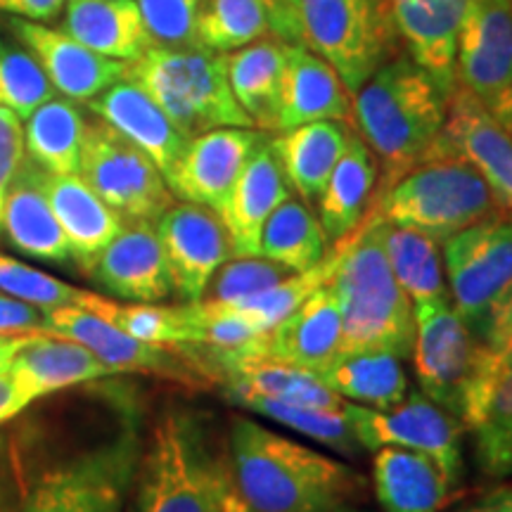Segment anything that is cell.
Listing matches in <instances>:
<instances>
[{
	"instance_id": "1",
	"label": "cell",
	"mask_w": 512,
	"mask_h": 512,
	"mask_svg": "<svg viewBox=\"0 0 512 512\" xmlns=\"http://www.w3.org/2000/svg\"><path fill=\"white\" fill-rule=\"evenodd\" d=\"M226 451L249 512H339L366 486L354 467L245 415L230 420Z\"/></svg>"
},
{
	"instance_id": "2",
	"label": "cell",
	"mask_w": 512,
	"mask_h": 512,
	"mask_svg": "<svg viewBox=\"0 0 512 512\" xmlns=\"http://www.w3.org/2000/svg\"><path fill=\"white\" fill-rule=\"evenodd\" d=\"M448 95L408 55H394L351 95V126L384 176L380 188L437 150Z\"/></svg>"
},
{
	"instance_id": "3",
	"label": "cell",
	"mask_w": 512,
	"mask_h": 512,
	"mask_svg": "<svg viewBox=\"0 0 512 512\" xmlns=\"http://www.w3.org/2000/svg\"><path fill=\"white\" fill-rule=\"evenodd\" d=\"M133 512H249L235 489L226 444L209 441L200 420L166 413L152 432Z\"/></svg>"
},
{
	"instance_id": "4",
	"label": "cell",
	"mask_w": 512,
	"mask_h": 512,
	"mask_svg": "<svg viewBox=\"0 0 512 512\" xmlns=\"http://www.w3.org/2000/svg\"><path fill=\"white\" fill-rule=\"evenodd\" d=\"M328 285L342 316L339 354L384 351L399 358L411 356L415 309L394 278L375 216L366 214L349 235Z\"/></svg>"
},
{
	"instance_id": "5",
	"label": "cell",
	"mask_w": 512,
	"mask_h": 512,
	"mask_svg": "<svg viewBox=\"0 0 512 512\" xmlns=\"http://www.w3.org/2000/svg\"><path fill=\"white\" fill-rule=\"evenodd\" d=\"M370 214L415 228L439 242L489 219L498 207L494 192L465 159L434 150L413 169L375 192Z\"/></svg>"
},
{
	"instance_id": "6",
	"label": "cell",
	"mask_w": 512,
	"mask_h": 512,
	"mask_svg": "<svg viewBox=\"0 0 512 512\" xmlns=\"http://www.w3.org/2000/svg\"><path fill=\"white\" fill-rule=\"evenodd\" d=\"M126 76L155 98L183 136L195 138L223 126L254 128L230 88L226 53L202 46H150L128 62Z\"/></svg>"
},
{
	"instance_id": "7",
	"label": "cell",
	"mask_w": 512,
	"mask_h": 512,
	"mask_svg": "<svg viewBox=\"0 0 512 512\" xmlns=\"http://www.w3.org/2000/svg\"><path fill=\"white\" fill-rule=\"evenodd\" d=\"M294 19L304 46L335 67L351 95L401 53L387 0H297Z\"/></svg>"
},
{
	"instance_id": "8",
	"label": "cell",
	"mask_w": 512,
	"mask_h": 512,
	"mask_svg": "<svg viewBox=\"0 0 512 512\" xmlns=\"http://www.w3.org/2000/svg\"><path fill=\"white\" fill-rule=\"evenodd\" d=\"M79 176L126 221L155 223L176 200L157 164L98 117L86 126Z\"/></svg>"
},
{
	"instance_id": "9",
	"label": "cell",
	"mask_w": 512,
	"mask_h": 512,
	"mask_svg": "<svg viewBox=\"0 0 512 512\" xmlns=\"http://www.w3.org/2000/svg\"><path fill=\"white\" fill-rule=\"evenodd\" d=\"M441 245L448 294L472 328L512 294V211H496Z\"/></svg>"
},
{
	"instance_id": "10",
	"label": "cell",
	"mask_w": 512,
	"mask_h": 512,
	"mask_svg": "<svg viewBox=\"0 0 512 512\" xmlns=\"http://www.w3.org/2000/svg\"><path fill=\"white\" fill-rule=\"evenodd\" d=\"M351 427L363 451L399 446L432 458L453 484L463 479V422L439 403L427 399L420 389L408 394L392 408H366L347 401Z\"/></svg>"
},
{
	"instance_id": "11",
	"label": "cell",
	"mask_w": 512,
	"mask_h": 512,
	"mask_svg": "<svg viewBox=\"0 0 512 512\" xmlns=\"http://www.w3.org/2000/svg\"><path fill=\"white\" fill-rule=\"evenodd\" d=\"M136 460L133 439H121L50 467L31 484L15 512H124Z\"/></svg>"
},
{
	"instance_id": "12",
	"label": "cell",
	"mask_w": 512,
	"mask_h": 512,
	"mask_svg": "<svg viewBox=\"0 0 512 512\" xmlns=\"http://www.w3.org/2000/svg\"><path fill=\"white\" fill-rule=\"evenodd\" d=\"M479 344L451 299L415 309L413 370L420 392L460 418Z\"/></svg>"
},
{
	"instance_id": "13",
	"label": "cell",
	"mask_w": 512,
	"mask_h": 512,
	"mask_svg": "<svg viewBox=\"0 0 512 512\" xmlns=\"http://www.w3.org/2000/svg\"><path fill=\"white\" fill-rule=\"evenodd\" d=\"M268 133L259 128L223 126L190 138L166 185L181 202L223 214L230 192Z\"/></svg>"
},
{
	"instance_id": "14",
	"label": "cell",
	"mask_w": 512,
	"mask_h": 512,
	"mask_svg": "<svg viewBox=\"0 0 512 512\" xmlns=\"http://www.w3.org/2000/svg\"><path fill=\"white\" fill-rule=\"evenodd\" d=\"M174 294L200 302L214 273L233 259L230 235L216 211L192 202H174L155 221Z\"/></svg>"
},
{
	"instance_id": "15",
	"label": "cell",
	"mask_w": 512,
	"mask_h": 512,
	"mask_svg": "<svg viewBox=\"0 0 512 512\" xmlns=\"http://www.w3.org/2000/svg\"><path fill=\"white\" fill-rule=\"evenodd\" d=\"M46 335L74 339L93 351L114 373L157 375L183 384L207 382L195 363L183 351L164 344H150L114 328L105 318L83 309H53L46 311Z\"/></svg>"
},
{
	"instance_id": "16",
	"label": "cell",
	"mask_w": 512,
	"mask_h": 512,
	"mask_svg": "<svg viewBox=\"0 0 512 512\" xmlns=\"http://www.w3.org/2000/svg\"><path fill=\"white\" fill-rule=\"evenodd\" d=\"M512 81V0H467L456 50V86L486 107Z\"/></svg>"
},
{
	"instance_id": "17",
	"label": "cell",
	"mask_w": 512,
	"mask_h": 512,
	"mask_svg": "<svg viewBox=\"0 0 512 512\" xmlns=\"http://www.w3.org/2000/svg\"><path fill=\"white\" fill-rule=\"evenodd\" d=\"M437 150L465 159L494 192L498 207L512 211V136L465 88L448 93Z\"/></svg>"
},
{
	"instance_id": "18",
	"label": "cell",
	"mask_w": 512,
	"mask_h": 512,
	"mask_svg": "<svg viewBox=\"0 0 512 512\" xmlns=\"http://www.w3.org/2000/svg\"><path fill=\"white\" fill-rule=\"evenodd\" d=\"M8 27L27 46L41 67L46 69L55 91L69 100L88 102L95 95L121 81L128 72V62L105 57L86 48L64 31L50 29L46 24L29 22L24 17H10Z\"/></svg>"
},
{
	"instance_id": "19",
	"label": "cell",
	"mask_w": 512,
	"mask_h": 512,
	"mask_svg": "<svg viewBox=\"0 0 512 512\" xmlns=\"http://www.w3.org/2000/svg\"><path fill=\"white\" fill-rule=\"evenodd\" d=\"M91 278L102 290L126 302L157 304L174 294L162 242L152 221H126L117 238L102 249Z\"/></svg>"
},
{
	"instance_id": "20",
	"label": "cell",
	"mask_w": 512,
	"mask_h": 512,
	"mask_svg": "<svg viewBox=\"0 0 512 512\" xmlns=\"http://www.w3.org/2000/svg\"><path fill=\"white\" fill-rule=\"evenodd\" d=\"M86 105L95 117L110 124L133 145H138L157 164L164 178L171 174L190 140L178 131L174 121L166 117L155 98L128 76L112 83L107 91L95 95Z\"/></svg>"
},
{
	"instance_id": "21",
	"label": "cell",
	"mask_w": 512,
	"mask_h": 512,
	"mask_svg": "<svg viewBox=\"0 0 512 512\" xmlns=\"http://www.w3.org/2000/svg\"><path fill=\"white\" fill-rule=\"evenodd\" d=\"M406 55L446 95L456 88V50L467 0H387Z\"/></svg>"
},
{
	"instance_id": "22",
	"label": "cell",
	"mask_w": 512,
	"mask_h": 512,
	"mask_svg": "<svg viewBox=\"0 0 512 512\" xmlns=\"http://www.w3.org/2000/svg\"><path fill=\"white\" fill-rule=\"evenodd\" d=\"M41 188L67 235L72 261L81 273L91 275L102 249L117 238L126 219L102 202L79 174H50L41 166Z\"/></svg>"
},
{
	"instance_id": "23",
	"label": "cell",
	"mask_w": 512,
	"mask_h": 512,
	"mask_svg": "<svg viewBox=\"0 0 512 512\" xmlns=\"http://www.w3.org/2000/svg\"><path fill=\"white\" fill-rule=\"evenodd\" d=\"M290 197L292 188L280 169L268 136L242 169L221 214L233 245V256H259L261 230L273 211Z\"/></svg>"
},
{
	"instance_id": "24",
	"label": "cell",
	"mask_w": 512,
	"mask_h": 512,
	"mask_svg": "<svg viewBox=\"0 0 512 512\" xmlns=\"http://www.w3.org/2000/svg\"><path fill=\"white\" fill-rule=\"evenodd\" d=\"M8 373L29 403L43 396L117 375L93 351L67 337L34 332L12 358Z\"/></svg>"
},
{
	"instance_id": "25",
	"label": "cell",
	"mask_w": 512,
	"mask_h": 512,
	"mask_svg": "<svg viewBox=\"0 0 512 512\" xmlns=\"http://www.w3.org/2000/svg\"><path fill=\"white\" fill-rule=\"evenodd\" d=\"M323 119L351 124V93L328 60L304 43H290L275 133Z\"/></svg>"
},
{
	"instance_id": "26",
	"label": "cell",
	"mask_w": 512,
	"mask_h": 512,
	"mask_svg": "<svg viewBox=\"0 0 512 512\" xmlns=\"http://www.w3.org/2000/svg\"><path fill=\"white\" fill-rule=\"evenodd\" d=\"M342 349V316L330 285L313 292L302 306L266 335L264 358L320 373Z\"/></svg>"
},
{
	"instance_id": "27",
	"label": "cell",
	"mask_w": 512,
	"mask_h": 512,
	"mask_svg": "<svg viewBox=\"0 0 512 512\" xmlns=\"http://www.w3.org/2000/svg\"><path fill=\"white\" fill-rule=\"evenodd\" d=\"M0 230L22 254L53 264L72 261V247L41 188V164L29 155L19 166L3 204Z\"/></svg>"
},
{
	"instance_id": "28",
	"label": "cell",
	"mask_w": 512,
	"mask_h": 512,
	"mask_svg": "<svg viewBox=\"0 0 512 512\" xmlns=\"http://www.w3.org/2000/svg\"><path fill=\"white\" fill-rule=\"evenodd\" d=\"M271 34L304 43L299 24L275 0H197V46L233 53Z\"/></svg>"
},
{
	"instance_id": "29",
	"label": "cell",
	"mask_w": 512,
	"mask_h": 512,
	"mask_svg": "<svg viewBox=\"0 0 512 512\" xmlns=\"http://www.w3.org/2000/svg\"><path fill=\"white\" fill-rule=\"evenodd\" d=\"M373 489L382 512H441L458 486L432 458L382 446L373 451Z\"/></svg>"
},
{
	"instance_id": "30",
	"label": "cell",
	"mask_w": 512,
	"mask_h": 512,
	"mask_svg": "<svg viewBox=\"0 0 512 512\" xmlns=\"http://www.w3.org/2000/svg\"><path fill=\"white\" fill-rule=\"evenodd\" d=\"M351 128L344 121H311V124L275 133L271 147L280 169L304 204H316L330 181L339 157L347 150Z\"/></svg>"
},
{
	"instance_id": "31",
	"label": "cell",
	"mask_w": 512,
	"mask_h": 512,
	"mask_svg": "<svg viewBox=\"0 0 512 512\" xmlns=\"http://www.w3.org/2000/svg\"><path fill=\"white\" fill-rule=\"evenodd\" d=\"M290 43L280 36H264L245 48L226 53L228 81L235 100L254 128L264 133H275L278 126Z\"/></svg>"
},
{
	"instance_id": "32",
	"label": "cell",
	"mask_w": 512,
	"mask_h": 512,
	"mask_svg": "<svg viewBox=\"0 0 512 512\" xmlns=\"http://www.w3.org/2000/svg\"><path fill=\"white\" fill-rule=\"evenodd\" d=\"M380 178V162L375 152L351 133L347 150L332 169L318 204V221L328 235L330 245L349 238L366 219Z\"/></svg>"
},
{
	"instance_id": "33",
	"label": "cell",
	"mask_w": 512,
	"mask_h": 512,
	"mask_svg": "<svg viewBox=\"0 0 512 512\" xmlns=\"http://www.w3.org/2000/svg\"><path fill=\"white\" fill-rule=\"evenodd\" d=\"M64 34L124 62L138 60L152 46L136 0H69Z\"/></svg>"
},
{
	"instance_id": "34",
	"label": "cell",
	"mask_w": 512,
	"mask_h": 512,
	"mask_svg": "<svg viewBox=\"0 0 512 512\" xmlns=\"http://www.w3.org/2000/svg\"><path fill=\"white\" fill-rule=\"evenodd\" d=\"M375 221L380 228L382 247L394 278L399 280L401 290L413 302V309L451 299L439 242L420 233V230L396 226V223L384 221L380 216H375Z\"/></svg>"
},
{
	"instance_id": "35",
	"label": "cell",
	"mask_w": 512,
	"mask_h": 512,
	"mask_svg": "<svg viewBox=\"0 0 512 512\" xmlns=\"http://www.w3.org/2000/svg\"><path fill=\"white\" fill-rule=\"evenodd\" d=\"M460 422L475 437L512 427V332L494 347H479L463 396Z\"/></svg>"
},
{
	"instance_id": "36",
	"label": "cell",
	"mask_w": 512,
	"mask_h": 512,
	"mask_svg": "<svg viewBox=\"0 0 512 512\" xmlns=\"http://www.w3.org/2000/svg\"><path fill=\"white\" fill-rule=\"evenodd\" d=\"M401 361L403 358L384 351L339 354L316 375L344 401L384 411L396 406L411 389Z\"/></svg>"
},
{
	"instance_id": "37",
	"label": "cell",
	"mask_w": 512,
	"mask_h": 512,
	"mask_svg": "<svg viewBox=\"0 0 512 512\" xmlns=\"http://www.w3.org/2000/svg\"><path fill=\"white\" fill-rule=\"evenodd\" d=\"M219 384L226 399L240 394H256L275 401L294 403V406H344L342 396L325 387V382L316 373L285 366V363L271 361V358H249V361L235 363L233 368L223 370Z\"/></svg>"
},
{
	"instance_id": "38",
	"label": "cell",
	"mask_w": 512,
	"mask_h": 512,
	"mask_svg": "<svg viewBox=\"0 0 512 512\" xmlns=\"http://www.w3.org/2000/svg\"><path fill=\"white\" fill-rule=\"evenodd\" d=\"M88 121L72 100L50 98L27 119V155L50 174H79Z\"/></svg>"
},
{
	"instance_id": "39",
	"label": "cell",
	"mask_w": 512,
	"mask_h": 512,
	"mask_svg": "<svg viewBox=\"0 0 512 512\" xmlns=\"http://www.w3.org/2000/svg\"><path fill=\"white\" fill-rule=\"evenodd\" d=\"M330 252V240L320 226L318 214L302 200H285L266 221L259 240V256L302 273L318 266Z\"/></svg>"
},
{
	"instance_id": "40",
	"label": "cell",
	"mask_w": 512,
	"mask_h": 512,
	"mask_svg": "<svg viewBox=\"0 0 512 512\" xmlns=\"http://www.w3.org/2000/svg\"><path fill=\"white\" fill-rule=\"evenodd\" d=\"M228 401L235 403L242 411L259 415V418L275 420L278 425L287 427V430L318 441V444L328 446L347 458H356L363 451L354 434V427H351L347 401H344V406L337 408L294 406V403L275 401L268 399V396L256 394H240Z\"/></svg>"
},
{
	"instance_id": "41",
	"label": "cell",
	"mask_w": 512,
	"mask_h": 512,
	"mask_svg": "<svg viewBox=\"0 0 512 512\" xmlns=\"http://www.w3.org/2000/svg\"><path fill=\"white\" fill-rule=\"evenodd\" d=\"M344 247H347V238L335 242V247L330 249L328 256L318 266L302 273H290L283 283L273 285L271 290L256 294V297L247 299V302L238 304L230 311L242 313L256 330L271 332L280 320H285L297 306H302L313 292L330 283L332 273H335L339 259L344 254Z\"/></svg>"
},
{
	"instance_id": "42",
	"label": "cell",
	"mask_w": 512,
	"mask_h": 512,
	"mask_svg": "<svg viewBox=\"0 0 512 512\" xmlns=\"http://www.w3.org/2000/svg\"><path fill=\"white\" fill-rule=\"evenodd\" d=\"M0 292L8 297L22 299L41 311L53 309H83L100 316L110 299L100 294L79 290L64 280L48 275L38 268L22 264L12 256L0 252Z\"/></svg>"
},
{
	"instance_id": "43",
	"label": "cell",
	"mask_w": 512,
	"mask_h": 512,
	"mask_svg": "<svg viewBox=\"0 0 512 512\" xmlns=\"http://www.w3.org/2000/svg\"><path fill=\"white\" fill-rule=\"evenodd\" d=\"M100 318L112 323L114 328L128 332L131 337L164 347H190L197 342L195 323H192L190 304L162 306L145 302H107Z\"/></svg>"
},
{
	"instance_id": "44",
	"label": "cell",
	"mask_w": 512,
	"mask_h": 512,
	"mask_svg": "<svg viewBox=\"0 0 512 512\" xmlns=\"http://www.w3.org/2000/svg\"><path fill=\"white\" fill-rule=\"evenodd\" d=\"M50 98H55V86L36 55L17 36H0V105L29 119Z\"/></svg>"
},
{
	"instance_id": "45",
	"label": "cell",
	"mask_w": 512,
	"mask_h": 512,
	"mask_svg": "<svg viewBox=\"0 0 512 512\" xmlns=\"http://www.w3.org/2000/svg\"><path fill=\"white\" fill-rule=\"evenodd\" d=\"M292 271L264 256H233L209 280L200 302L235 309V306L283 283Z\"/></svg>"
},
{
	"instance_id": "46",
	"label": "cell",
	"mask_w": 512,
	"mask_h": 512,
	"mask_svg": "<svg viewBox=\"0 0 512 512\" xmlns=\"http://www.w3.org/2000/svg\"><path fill=\"white\" fill-rule=\"evenodd\" d=\"M152 46H197V0H136Z\"/></svg>"
},
{
	"instance_id": "47",
	"label": "cell",
	"mask_w": 512,
	"mask_h": 512,
	"mask_svg": "<svg viewBox=\"0 0 512 512\" xmlns=\"http://www.w3.org/2000/svg\"><path fill=\"white\" fill-rule=\"evenodd\" d=\"M24 157H27V147H24L22 119L8 107L0 105V221H3L5 197H8V190ZM0 235H3V230H0Z\"/></svg>"
},
{
	"instance_id": "48",
	"label": "cell",
	"mask_w": 512,
	"mask_h": 512,
	"mask_svg": "<svg viewBox=\"0 0 512 512\" xmlns=\"http://www.w3.org/2000/svg\"><path fill=\"white\" fill-rule=\"evenodd\" d=\"M43 325L46 311L0 292V335H34L43 332Z\"/></svg>"
},
{
	"instance_id": "49",
	"label": "cell",
	"mask_w": 512,
	"mask_h": 512,
	"mask_svg": "<svg viewBox=\"0 0 512 512\" xmlns=\"http://www.w3.org/2000/svg\"><path fill=\"white\" fill-rule=\"evenodd\" d=\"M477 463L489 477H512V427L498 434L475 437Z\"/></svg>"
},
{
	"instance_id": "50",
	"label": "cell",
	"mask_w": 512,
	"mask_h": 512,
	"mask_svg": "<svg viewBox=\"0 0 512 512\" xmlns=\"http://www.w3.org/2000/svg\"><path fill=\"white\" fill-rule=\"evenodd\" d=\"M67 0H0V12L24 19H53Z\"/></svg>"
},
{
	"instance_id": "51",
	"label": "cell",
	"mask_w": 512,
	"mask_h": 512,
	"mask_svg": "<svg viewBox=\"0 0 512 512\" xmlns=\"http://www.w3.org/2000/svg\"><path fill=\"white\" fill-rule=\"evenodd\" d=\"M29 406L31 403L27 401V396L22 394V389L17 387V382L12 380L8 370L0 373V425H3V422H10L12 418H17V415Z\"/></svg>"
},
{
	"instance_id": "52",
	"label": "cell",
	"mask_w": 512,
	"mask_h": 512,
	"mask_svg": "<svg viewBox=\"0 0 512 512\" xmlns=\"http://www.w3.org/2000/svg\"><path fill=\"white\" fill-rule=\"evenodd\" d=\"M489 112L494 114V119L501 124L505 131L512 136V81L508 83V88L498 95V98L489 105Z\"/></svg>"
},
{
	"instance_id": "53",
	"label": "cell",
	"mask_w": 512,
	"mask_h": 512,
	"mask_svg": "<svg viewBox=\"0 0 512 512\" xmlns=\"http://www.w3.org/2000/svg\"><path fill=\"white\" fill-rule=\"evenodd\" d=\"M27 337L29 335H0V373H5L10 368L12 358L22 349Z\"/></svg>"
},
{
	"instance_id": "54",
	"label": "cell",
	"mask_w": 512,
	"mask_h": 512,
	"mask_svg": "<svg viewBox=\"0 0 512 512\" xmlns=\"http://www.w3.org/2000/svg\"><path fill=\"white\" fill-rule=\"evenodd\" d=\"M463 512H512V491L486 498V501L472 505V508H467Z\"/></svg>"
},
{
	"instance_id": "55",
	"label": "cell",
	"mask_w": 512,
	"mask_h": 512,
	"mask_svg": "<svg viewBox=\"0 0 512 512\" xmlns=\"http://www.w3.org/2000/svg\"><path fill=\"white\" fill-rule=\"evenodd\" d=\"M275 3H278L280 8H285L294 17V3H297V0H275ZM294 22H297V19H294Z\"/></svg>"
},
{
	"instance_id": "56",
	"label": "cell",
	"mask_w": 512,
	"mask_h": 512,
	"mask_svg": "<svg viewBox=\"0 0 512 512\" xmlns=\"http://www.w3.org/2000/svg\"><path fill=\"white\" fill-rule=\"evenodd\" d=\"M339 512H358V510H347V508H344V510H339Z\"/></svg>"
}]
</instances>
